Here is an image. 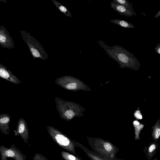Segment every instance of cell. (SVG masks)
Masks as SVG:
<instances>
[{
	"label": "cell",
	"instance_id": "cell-11",
	"mask_svg": "<svg viewBox=\"0 0 160 160\" xmlns=\"http://www.w3.org/2000/svg\"><path fill=\"white\" fill-rule=\"evenodd\" d=\"M158 146V142H154L150 143L147 148H144L143 151L148 160H151L155 155Z\"/></svg>",
	"mask_w": 160,
	"mask_h": 160
},
{
	"label": "cell",
	"instance_id": "cell-9",
	"mask_svg": "<svg viewBox=\"0 0 160 160\" xmlns=\"http://www.w3.org/2000/svg\"><path fill=\"white\" fill-rule=\"evenodd\" d=\"M11 121V116L9 115L6 113L0 114V129L2 134L7 135L9 133V125Z\"/></svg>",
	"mask_w": 160,
	"mask_h": 160
},
{
	"label": "cell",
	"instance_id": "cell-15",
	"mask_svg": "<svg viewBox=\"0 0 160 160\" xmlns=\"http://www.w3.org/2000/svg\"><path fill=\"white\" fill-rule=\"evenodd\" d=\"M133 125L134 128L135 139L136 140L140 139L139 136L141 131L144 127V125L140 123L138 121L135 120L133 121Z\"/></svg>",
	"mask_w": 160,
	"mask_h": 160
},
{
	"label": "cell",
	"instance_id": "cell-2",
	"mask_svg": "<svg viewBox=\"0 0 160 160\" xmlns=\"http://www.w3.org/2000/svg\"><path fill=\"white\" fill-rule=\"evenodd\" d=\"M86 138L92 151L100 156L114 160H119L116 156L119 149L111 142L98 138L87 137Z\"/></svg>",
	"mask_w": 160,
	"mask_h": 160
},
{
	"label": "cell",
	"instance_id": "cell-19",
	"mask_svg": "<svg viewBox=\"0 0 160 160\" xmlns=\"http://www.w3.org/2000/svg\"><path fill=\"white\" fill-rule=\"evenodd\" d=\"M30 51L34 56L38 57L40 56V54L36 49L31 48H30Z\"/></svg>",
	"mask_w": 160,
	"mask_h": 160
},
{
	"label": "cell",
	"instance_id": "cell-21",
	"mask_svg": "<svg viewBox=\"0 0 160 160\" xmlns=\"http://www.w3.org/2000/svg\"><path fill=\"white\" fill-rule=\"evenodd\" d=\"M155 52L156 53L160 54V43H159L157 44L154 48Z\"/></svg>",
	"mask_w": 160,
	"mask_h": 160
},
{
	"label": "cell",
	"instance_id": "cell-26",
	"mask_svg": "<svg viewBox=\"0 0 160 160\" xmlns=\"http://www.w3.org/2000/svg\"><path fill=\"white\" fill-rule=\"evenodd\" d=\"M141 14H143L144 16H146V14H145V13H143V12H141Z\"/></svg>",
	"mask_w": 160,
	"mask_h": 160
},
{
	"label": "cell",
	"instance_id": "cell-22",
	"mask_svg": "<svg viewBox=\"0 0 160 160\" xmlns=\"http://www.w3.org/2000/svg\"><path fill=\"white\" fill-rule=\"evenodd\" d=\"M73 113V111L72 110H69L68 111H67L65 113V115L67 116L68 115L72 113Z\"/></svg>",
	"mask_w": 160,
	"mask_h": 160
},
{
	"label": "cell",
	"instance_id": "cell-12",
	"mask_svg": "<svg viewBox=\"0 0 160 160\" xmlns=\"http://www.w3.org/2000/svg\"><path fill=\"white\" fill-rule=\"evenodd\" d=\"M109 21L125 28H133L135 27L132 24L126 20L119 19H113L110 20Z\"/></svg>",
	"mask_w": 160,
	"mask_h": 160
},
{
	"label": "cell",
	"instance_id": "cell-16",
	"mask_svg": "<svg viewBox=\"0 0 160 160\" xmlns=\"http://www.w3.org/2000/svg\"><path fill=\"white\" fill-rule=\"evenodd\" d=\"M61 156L65 160H82L76 156L71 154L65 151H62Z\"/></svg>",
	"mask_w": 160,
	"mask_h": 160
},
{
	"label": "cell",
	"instance_id": "cell-6",
	"mask_svg": "<svg viewBox=\"0 0 160 160\" xmlns=\"http://www.w3.org/2000/svg\"><path fill=\"white\" fill-rule=\"evenodd\" d=\"M16 136L20 135L25 143H28L29 133L28 129L25 121L20 118L18 120L16 130H13Z\"/></svg>",
	"mask_w": 160,
	"mask_h": 160
},
{
	"label": "cell",
	"instance_id": "cell-24",
	"mask_svg": "<svg viewBox=\"0 0 160 160\" xmlns=\"http://www.w3.org/2000/svg\"><path fill=\"white\" fill-rule=\"evenodd\" d=\"M60 10L63 12H65L67 10L63 6H61L60 7Z\"/></svg>",
	"mask_w": 160,
	"mask_h": 160
},
{
	"label": "cell",
	"instance_id": "cell-13",
	"mask_svg": "<svg viewBox=\"0 0 160 160\" xmlns=\"http://www.w3.org/2000/svg\"><path fill=\"white\" fill-rule=\"evenodd\" d=\"M160 119H159L152 128V136L154 142H157L160 135Z\"/></svg>",
	"mask_w": 160,
	"mask_h": 160
},
{
	"label": "cell",
	"instance_id": "cell-20",
	"mask_svg": "<svg viewBox=\"0 0 160 160\" xmlns=\"http://www.w3.org/2000/svg\"><path fill=\"white\" fill-rule=\"evenodd\" d=\"M77 87V84L75 83H72L68 84L66 86V88L69 89H75Z\"/></svg>",
	"mask_w": 160,
	"mask_h": 160
},
{
	"label": "cell",
	"instance_id": "cell-3",
	"mask_svg": "<svg viewBox=\"0 0 160 160\" xmlns=\"http://www.w3.org/2000/svg\"><path fill=\"white\" fill-rule=\"evenodd\" d=\"M49 133L53 140L61 148L67 150L72 154L76 156L73 140L58 131L51 129Z\"/></svg>",
	"mask_w": 160,
	"mask_h": 160
},
{
	"label": "cell",
	"instance_id": "cell-7",
	"mask_svg": "<svg viewBox=\"0 0 160 160\" xmlns=\"http://www.w3.org/2000/svg\"><path fill=\"white\" fill-rule=\"evenodd\" d=\"M0 77L15 84L18 85L21 82V80L6 66L0 63Z\"/></svg>",
	"mask_w": 160,
	"mask_h": 160
},
{
	"label": "cell",
	"instance_id": "cell-18",
	"mask_svg": "<svg viewBox=\"0 0 160 160\" xmlns=\"http://www.w3.org/2000/svg\"><path fill=\"white\" fill-rule=\"evenodd\" d=\"M135 117L138 119H142V115L139 109L136 110L134 114Z\"/></svg>",
	"mask_w": 160,
	"mask_h": 160
},
{
	"label": "cell",
	"instance_id": "cell-4",
	"mask_svg": "<svg viewBox=\"0 0 160 160\" xmlns=\"http://www.w3.org/2000/svg\"><path fill=\"white\" fill-rule=\"evenodd\" d=\"M0 154L2 160H8L7 158H12L15 160H26V156L13 145L8 148L0 146Z\"/></svg>",
	"mask_w": 160,
	"mask_h": 160
},
{
	"label": "cell",
	"instance_id": "cell-8",
	"mask_svg": "<svg viewBox=\"0 0 160 160\" xmlns=\"http://www.w3.org/2000/svg\"><path fill=\"white\" fill-rule=\"evenodd\" d=\"M73 141L75 147L82 149L91 160H114L106 157H102L95 152L89 149L80 143L75 140Z\"/></svg>",
	"mask_w": 160,
	"mask_h": 160
},
{
	"label": "cell",
	"instance_id": "cell-23",
	"mask_svg": "<svg viewBox=\"0 0 160 160\" xmlns=\"http://www.w3.org/2000/svg\"><path fill=\"white\" fill-rule=\"evenodd\" d=\"M74 115V113H72L68 115L67 116V118L68 119H71L72 118Z\"/></svg>",
	"mask_w": 160,
	"mask_h": 160
},
{
	"label": "cell",
	"instance_id": "cell-1",
	"mask_svg": "<svg viewBox=\"0 0 160 160\" xmlns=\"http://www.w3.org/2000/svg\"><path fill=\"white\" fill-rule=\"evenodd\" d=\"M98 42L108 56L117 62L121 68H128L136 71L140 69L139 61L128 50L118 45L109 46L102 40Z\"/></svg>",
	"mask_w": 160,
	"mask_h": 160
},
{
	"label": "cell",
	"instance_id": "cell-27",
	"mask_svg": "<svg viewBox=\"0 0 160 160\" xmlns=\"http://www.w3.org/2000/svg\"><path fill=\"white\" fill-rule=\"evenodd\" d=\"M153 160H158V159L157 158H155Z\"/></svg>",
	"mask_w": 160,
	"mask_h": 160
},
{
	"label": "cell",
	"instance_id": "cell-5",
	"mask_svg": "<svg viewBox=\"0 0 160 160\" xmlns=\"http://www.w3.org/2000/svg\"><path fill=\"white\" fill-rule=\"evenodd\" d=\"M0 45L4 48L12 49L15 48L12 38L4 26H0Z\"/></svg>",
	"mask_w": 160,
	"mask_h": 160
},
{
	"label": "cell",
	"instance_id": "cell-10",
	"mask_svg": "<svg viewBox=\"0 0 160 160\" xmlns=\"http://www.w3.org/2000/svg\"><path fill=\"white\" fill-rule=\"evenodd\" d=\"M110 5L112 8L121 15L127 17L134 16L131 11L122 5L115 4L112 2H110Z\"/></svg>",
	"mask_w": 160,
	"mask_h": 160
},
{
	"label": "cell",
	"instance_id": "cell-17",
	"mask_svg": "<svg viewBox=\"0 0 160 160\" xmlns=\"http://www.w3.org/2000/svg\"><path fill=\"white\" fill-rule=\"evenodd\" d=\"M33 160H49L42 154L36 153L33 158Z\"/></svg>",
	"mask_w": 160,
	"mask_h": 160
},
{
	"label": "cell",
	"instance_id": "cell-25",
	"mask_svg": "<svg viewBox=\"0 0 160 160\" xmlns=\"http://www.w3.org/2000/svg\"><path fill=\"white\" fill-rule=\"evenodd\" d=\"M160 16V10H159L158 12L154 16L155 18H156Z\"/></svg>",
	"mask_w": 160,
	"mask_h": 160
},
{
	"label": "cell",
	"instance_id": "cell-14",
	"mask_svg": "<svg viewBox=\"0 0 160 160\" xmlns=\"http://www.w3.org/2000/svg\"><path fill=\"white\" fill-rule=\"evenodd\" d=\"M112 2L115 4L122 5L130 10L134 14V16L137 15L133 9L132 6L133 4L130 3L129 1L127 0H113Z\"/></svg>",
	"mask_w": 160,
	"mask_h": 160
}]
</instances>
